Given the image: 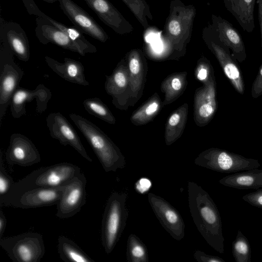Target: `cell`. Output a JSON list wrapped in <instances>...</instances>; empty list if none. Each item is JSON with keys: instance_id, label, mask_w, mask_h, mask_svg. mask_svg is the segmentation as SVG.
Listing matches in <instances>:
<instances>
[{"instance_id": "cell-44", "label": "cell", "mask_w": 262, "mask_h": 262, "mask_svg": "<svg viewBox=\"0 0 262 262\" xmlns=\"http://www.w3.org/2000/svg\"><path fill=\"white\" fill-rule=\"evenodd\" d=\"M45 2L48 3H53L57 1V0H43Z\"/></svg>"}, {"instance_id": "cell-12", "label": "cell", "mask_w": 262, "mask_h": 262, "mask_svg": "<svg viewBox=\"0 0 262 262\" xmlns=\"http://www.w3.org/2000/svg\"><path fill=\"white\" fill-rule=\"evenodd\" d=\"M148 200L164 229L177 241L183 238L185 224L179 211L163 198L152 193H148Z\"/></svg>"}, {"instance_id": "cell-7", "label": "cell", "mask_w": 262, "mask_h": 262, "mask_svg": "<svg viewBox=\"0 0 262 262\" xmlns=\"http://www.w3.org/2000/svg\"><path fill=\"white\" fill-rule=\"evenodd\" d=\"M194 164L217 172L227 173L258 168L260 166L256 159L247 158L242 155L215 147L201 152L195 159Z\"/></svg>"}, {"instance_id": "cell-21", "label": "cell", "mask_w": 262, "mask_h": 262, "mask_svg": "<svg viewBox=\"0 0 262 262\" xmlns=\"http://www.w3.org/2000/svg\"><path fill=\"white\" fill-rule=\"evenodd\" d=\"M100 20L116 33L124 35L132 33L133 26L108 0H83Z\"/></svg>"}, {"instance_id": "cell-39", "label": "cell", "mask_w": 262, "mask_h": 262, "mask_svg": "<svg viewBox=\"0 0 262 262\" xmlns=\"http://www.w3.org/2000/svg\"><path fill=\"white\" fill-rule=\"evenodd\" d=\"M262 95V63L260 65L257 75L255 77L251 88V96L257 98Z\"/></svg>"}, {"instance_id": "cell-5", "label": "cell", "mask_w": 262, "mask_h": 262, "mask_svg": "<svg viewBox=\"0 0 262 262\" xmlns=\"http://www.w3.org/2000/svg\"><path fill=\"white\" fill-rule=\"evenodd\" d=\"M127 198L126 193L113 192L106 203L101 222V238L106 254L114 250L125 227L128 216Z\"/></svg>"}, {"instance_id": "cell-2", "label": "cell", "mask_w": 262, "mask_h": 262, "mask_svg": "<svg viewBox=\"0 0 262 262\" xmlns=\"http://www.w3.org/2000/svg\"><path fill=\"white\" fill-rule=\"evenodd\" d=\"M69 117L91 146L105 172H115L118 169L125 167L124 156L118 147L100 128L76 114H71Z\"/></svg>"}, {"instance_id": "cell-33", "label": "cell", "mask_w": 262, "mask_h": 262, "mask_svg": "<svg viewBox=\"0 0 262 262\" xmlns=\"http://www.w3.org/2000/svg\"><path fill=\"white\" fill-rule=\"evenodd\" d=\"M147 248L134 234L128 236L127 242L126 258L130 262H148Z\"/></svg>"}, {"instance_id": "cell-43", "label": "cell", "mask_w": 262, "mask_h": 262, "mask_svg": "<svg viewBox=\"0 0 262 262\" xmlns=\"http://www.w3.org/2000/svg\"><path fill=\"white\" fill-rule=\"evenodd\" d=\"M256 3L258 5V18L260 27L261 48L262 51V0H257Z\"/></svg>"}, {"instance_id": "cell-29", "label": "cell", "mask_w": 262, "mask_h": 262, "mask_svg": "<svg viewBox=\"0 0 262 262\" xmlns=\"http://www.w3.org/2000/svg\"><path fill=\"white\" fill-rule=\"evenodd\" d=\"M57 248L60 259L64 261H95L73 241L64 235L58 236Z\"/></svg>"}, {"instance_id": "cell-32", "label": "cell", "mask_w": 262, "mask_h": 262, "mask_svg": "<svg viewBox=\"0 0 262 262\" xmlns=\"http://www.w3.org/2000/svg\"><path fill=\"white\" fill-rule=\"evenodd\" d=\"M82 104L89 114L110 124L116 123V119L111 111L99 98L86 99L83 101Z\"/></svg>"}, {"instance_id": "cell-34", "label": "cell", "mask_w": 262, "mask_h": 262, "mask_svg": "<svg viewBox=\"0 0 262 262\" xmlns=\"http://www.w3.org/2000/svg\"><path fill=\"white\" fill-rule=\"evenodd\" d=\"M232 252L236 262H251V250L247 238L238 230L232 242Z\"/></svg>"}, {"instance_id": "cell-24", "label": "cell", "mask_w": 262, "mask_h": 262, "mask_svg": "<svg viewBox=\"0 0 262 262\" xmlns=\"http://www.w3.org/2000/svg\"><path fill=\"white\" fill-rule=\"evenodd\" d=\"M45 59L53 72L65 80L83 86L89 85L84 73V66L80 61L65 57L64 62L61 63L48 56Z\"/></svg>"}, {"instance_id": "cell-23", "label": "cell", "mask_w": 262, "mask_h": 262, "mask_svg": "<svg viewBox=\"0 0 262 262\" xmlns=\"http://www.w3.org/2000/svg\"><path fill=\"white\" fill-rule=\"evenodd\" d=\"M1 33L7 40L14 55L23 61H28L30 59V51L27 36L17 23L7 21L1 19Z\"/></svg>"}, {"instance_id": "cell-41", "label": "cell", "mask_w": 262, "mask_h": 262, "mask_svg": "<svg viewBox=\"0 0 262 262\" xmlns=\"http://www.w3.org/2000/svg\"><path fill=\"white\" fill-rule=\"evenodd\" d=\"M135 186L136 190L139 192L144 193L149 189L151 183L149 179L142 178L136 182Z\"/></svg>"}, {"instance_id": "cell-26", "label": "cell", "mask_w": 262, "mask_h": 262, "mask_svg": "<svg viewBox=\"0 0 262 262\" xmlns=\"http://www.w3.org/2000/svg\"><path fill=\"white\" fill-rule=\"evenodd\" d=\"M219 183L238 189H260L262 188V169L254 168L234 173L221 179Z\"/></svg>"}, {"instance_id": "cell-31", "label": "cell", "mask_w": 262, "mask_h": 262, "mask_svg": "<svg viewBox=\"0 0 262 262\" xmlns=\"http://www.w3.org/2000/svg\"><path fill=\"white\" fill-rule=\"evenodd\" d=\"M39 16L51 22L54 26L60 29L64 32L76 44L80 47L83 51L87 53H94L97 51L96 47L89 42L83 35V33L77 29L75 27H68L60 23L50 17L48 16L42 12Z\"/></svg>"}, {"instance_id": "cell-42", "label": "cell", "mask_w": 262, "mask_h": 262, "mask_svg": "<svg viewBox=\"0 0 262 262\" xmlns=\"http://www.w3.org/2000/svg\"><path fill=\"white\" fill-rule=\"evenodd\" d=\"M7 225L6 216L2 210H0V238L3 237Z\"/></svg>"}, {"instance_id": "cell-38", "label": "cell", "mask_w": 262, "mask_h": 262, "mask_svg": "<svg viewBox=\"0 0 262 262\" xmlns=\"http://www.w3.org/2000/svg\"><path fill=\"white\" fill-rule=\"evenodd\" d=\"M242 199L253 206L262 208V188L244 195Z\"/></svg>"}, {"instance_id": "cell-28", "label": "cell", "mask_w": 262, "mask_h": 262, "mask_svg": "<svg viewBox=\"0 0 262 262\" xmlns=\"http://www.w3.org/2000/svg\"><path fill=\"white\" fill-rule=\"evenodd\" d=\"M186 72L172 73L162 82L161 90L164 94L162 107L168 105L180 97L187 85Z\"/></svg>"}, {"instance_id": "cell-35", "label": "cell", "mask_w": 262, "mask_h": 262, "mask_svg": "<svg viewBox=\"0 0 262 262\" xmlns=\"http://www.w3.org/2000/svg\"><path fill=\"white\" fill-rule=\"evenodd\" d=\"M128 7L144 29L149 27L147 17L152 20L149 7L145 0H121Z\"/></svg>"}, {"instance_id": "cell-37", "label": "cell", "mask_w": 262, "mask_h": 262, "mask_svg": "<svg viewBox=\"0 0 262 262\" xmlns=\"http://www.w3.org/2000/svg\"><path fill=\"white\" fill-rule=\"evenodd\" d=\"M14 182L13 178L7 172L4 165L2 153L0 156V196L8 194L11 190Z\"/></svg>"}, {"instance_id": "cell-18", "label": "cell", "mask_w": 262, "mask_h": 262, "mask_svg": "<svg viewBox=\"0 0 262 262\" xmlns=\"http://www.w3.org/2000/svg\"><path fill=\"white\" fill-rule=\"evenodd\" d=\"M60 7L74 27L83 33L102 42H106L108 35L95 20L72 0H57Z\"/></svg>"}, {"instance_id": "cell-36", "label": "cell", "mask_w": 262, "mask_h": 262, "mask_svg": "<svg viewBox=\"0 0 262 262\" xmlns=\"http://www.w3.org/2000/svg\"><path fill=\"white\" fill-rule=\"evenodd\" d=\"M194 74L196 79L203 84L207 82L214 75L210 61L205 57L202 56L198 60Z\"/></svg>"}, {"instance_id": "cell-19", "label": "cell", "mask_w": 262, "mask_h": 262, "mask_svg": "<svg viewBox=\"0 0 262 262\" xmlns=\"http://www.w3.org/2000/svg\"><path fill=\"white\" fill-rule=\"evenodd\" d=\"M52 97L51 92L43 84H38L34 90L18 87L12 96L10 111L12 117L19 118L26 113V105L35 99L36 111L43 113L47 108L48 103Z\"/></svg>"}, {"instance_id": "cell-9", "label": "cell", "mask_w": 262, "mask_h": 262, "mask_svg": "<svg viewBox=\"0 0 262 262\" xmlns=\"http://www.w3.org/2000/svg\"><path fill=\"white\" fill-rule=\"evenodd\" d=\"M65 186L55 188H33L0 196V207L21 209L57 205Z\"/></svg>"}, {"instance_id": "cell-22", "label": "cell", "mask_w": 262, "mask_h": 262, "mask_svg": "<svg viewBox=\"0 0 262 262\" xmlns=\"http://www.w3.org/2000/svg\"><path fill=\"white\" fill-rule=\"evenodd\" d=\"M36 24L35 35L40 43L43 45L52 43L64 49L77 52L81 56L86 54L64 32L54 26L49 21L37 16Z\"/></svg>"}, {"instance_id": "cell-11", "label": "cell", "mask_w": 262, "mask_h": 262, "mask_svg": "<svg viewBox=\"0 0 262 262\" xmlns=\"http://www.w3.org/2000/svg\"><path fill=\"white\" fill-rule=\"evenodd\" d=\"M86 183L85 175L81 172L65 185L57 204V217L68 219L81 210L86 202Z\"/></svg>"}, {"instance_id": "cell-15", "label": "cell", "mask_w": 262, "mask_h": 262, "mask_svg": "<svg viewBox=\"0 0 262 262\" xmlns=\"http://www.w3.org/2000/svg\"><path fill=\"white\" fill-rule=\"evenodd\" d=\"M203 38L220 64L225 75L236 91L243 95L245 83L237 60L232 56L230 49L203 33Z\"/></svg>"}, {"instance_id": "cell-17", "label": "cell", "mask_w": 262, "mask_h": 262, "mask_svg": "<svg viewBox=\"0 0 262 262\" xmlns=\"http://www.w3.org/2000/svg\"><path fill=\"white\" fill-rule=\"evenodd\" d=\"M104 89L112 97V103L117 108L127 110L129 106L130 88L127 62L122 59L110 76H106Z\"/></svg>"}, {"instance_id": "cell-16", "label": "cell", "mask_w": 262, "mask_h": 262, "mask_svg": "<svg viewBox=\"0 0 262 262\" xmlns=\"http://www.w3.org/2000/svg\"><path fill=\"white\" fill-rule=\"evenodd\" d=\"M5 159L10 168L17 165L27 167L38 163L40 155L32 141L20 133L12 134L5 153Z\"/></svg>"}, {"instance_id": "cell-6", "label": "cell", "mask_w": 262, "mask_h": 262, "mask_svg": "<svg viewBox=\"0 0 262 262\" xmlns=\"http://www.w3.org/2000/svg\"><path fill=\"white\" fill-rule=\"evenodd\" d=\"M0 43V127L11 99L24 74L15 62L13 53L3 34Z\"/></svg>"}, {"instance_id": "cell-14", "label": "cell", "mask_w": 262, "mask_h": 262, "mask_svg": "<svg viewBox=\"0 0 262 262\" xmlns=\"http://www.w3.org/2000/svg\"><path fill=\"white\" fill-rule=\"evenodd\" d=\"M46 122L52 138L58 140L64 146H71L89 162L93 161L74 128L62 114L59 112L51 113L47 116Z\"/></svg>"}, {"instance_id": "cell-1", "label": "cell", "mask_w": 262, "mask_h": 262, "mask_svg": "<svg viewBox=\"0 0 262 262\" xmlns=\"http://www.w3.org/2000/svg\"><path fill=\"white\" fill-rule=\"evenodd\" d=\"M187 188L190 214L198 231L212 248L224 253L225 239L216 204L209 193L196 183L188 181Z\"/></svg>"}, {"instance_id": "cell-13", "label": "cell", "mask_w": 262, "mask_h": 262, "mask_svg": "<svg viewBox=\"0 0 262 262\" xmlns=\"http://www.w3.org/2000/svg\"><path fill=\"white\" fill-rule=\"evenodd\" d=\"M217 110L216 84L214 75L195 91L193 118L196 125L200 127L207 125Z\"/></svg>"}, {"instance_id": "cell-25", "label": "cell", "mask_w": 262, "mask_h": 262, "mask_svg": "<svg viewBox=\"0 0 262 262\" xmlns=\"http://www.w3.org/2000/svg\"><path fill=\"white\" fill-rule=\"evenodd\" d=\"M256 0H223L226 9L235 17L244 31L252 33L255 28L254 10Z\"/></svg>"}, {"instance_id": "cell-27", "label": "cell", "mask_w": 262, "mask_h": 262, "mask_svg": "<svg viewBox=\"0 0 262 262\" xmlns=\"http://www.w3.org/2000/svg\"><path fill=\"white\" fill-rule=\"evenodd\" d=\"M188 105L187 103L180 106L169 116L165 125V142L170 145L182 135L187 120Z\"/></svg>"}, {"instance_id": "cell-10", "label": "cell", "mask_w": 262, "mask_h": 262, "mask_svg": "<svg viewBox=\"0 0 262 262\" xmlns=\"http://www.w3.org/2000/svg\"><path fill=\"white\" fill-rule=\"evenodd\" d=\"M212 24L203 33L231 50L232 56L242 63L247 58L246 48L241 35L232 24L220 16L212 15Z\"/></svg>"}, {"instance_id": "cell-40", "label": "cell", "mask_w": 262, "mask_h": 262, "mask_svg": "<svg viewBox=\"0 0 262 262\" xmlns=\"http://www.w3.org/2000/svg\"><path fill=\"white\" fill-rule=\"evenodd\" d=\"M193 255L199 262H226L220 257L208 255L200 250L195 251Z\"/></svg>"}, {"instance_id": "cell-3", "label": "cell", "mask_w": 262, "mask_h": 262, "mask_svg": "<svg viewBox=\"0 0 262 262\" xmlns=\"http://www.w3.org/2000/svg\"><path fill=\"white\" fill-rule=\"evenodd\" d=\"M196 9L192 5H185L180 0H172L169 15L166 20L161 37L178 56L185 54L190 40Z\"/></svg>"}, {"instance_id": "cell-4", "label": "cell", "mask_w": 262, "mask_h": 262, "mask_svg": "<svg viewBox=\"0 0 262 262\" xmlns=\"http://www.w3.org/2000/svg\"><path fill=\"white\" fill-rule=\"evenodd\" d=\"M81 172L79 167L68 162L41 167L14 182L8 194L33 188H55L62 187Z\"/></svg>"}, {"instance_id": "cell-20", "label": "cell", "mask_w": 262, "mask_h": 262, "mask_svg": "<svg viewBox=\"0 0 262 262\" xmlns=\"http://www.w3.org/2000/svg\"><path fill=\"white\" fill-rule=\"evenodd\" d=\"M130 88L129 106H134L142 97L146 81L147 66L143 53L133 49L126 55Z\"/></svg>"}, {"instance_id": "cell-30", "label": "cell", "mask_w": 262, "mask_h": 262, "mask_svg": "<svg viewBox=\"0 0 262 262\" xmlns=\"http://www.w3.org/2000/svg\"><path fill=\"white\" fill-rule=\"evenodd\" d=\"M162 107V102L155 93L138 110L132 114L130 120L136 126L143 125L152 121Z\"/></svg>"}, {"instance_id": "cell-8", "label": "cell", "mask_w": 262, "mask_h": 262, "mask_svg": "<svg viewBox=\"0 0 262 262\" xmlns=\"http://www.w3.org/2000/svg\"><path fill=\"white\" fill-rule=\"evenodd\" d=\"M0 246L14 262H40L46 252L43 236L38 232L3 237Z\"/></svg>"}]
</instances>
